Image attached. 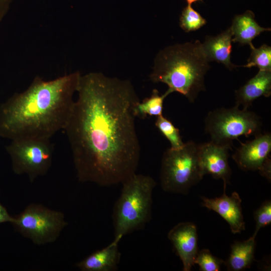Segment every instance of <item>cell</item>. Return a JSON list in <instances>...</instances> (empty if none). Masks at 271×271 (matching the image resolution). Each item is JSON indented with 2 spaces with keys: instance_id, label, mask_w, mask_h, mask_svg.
I'll list each match as a JSON object with an SVG mask.
<instances>
[{
  "instance_id": "obj_1",
  "label": "cell",
  "mask_w": 271,
  "mask_h": 271,
  "mask_svg": "<svg viewBox=\"0 0 271 271\" xmlns=\"http://www.w3.org/2000/svg\"><path fill=\"white\" fill-rule=\"evenodd\" d=\"M76 92L64 130L78 179L105 187L121 184L136 173L140 161L139 98L129 81L100 72L81 75Z\"/></svg>"
},
{
  "instance_id": "obj_2",
  "label": "cell",
  "mask_w": 271,
  "mask_h": 271,
  "mask_svg": "<svg viewBox=\"0 0 271 271\" xmlns=\"http://www.w3.org/2000/svg\"><path fill=\"white\" fill-rule=\"evenodd\" d=\"M81 75L76 71L51 80L35 77L25 90L0 106V137L50 139L64 130Z\"/></svg>"
},
{
  "instance_id": "obj_3",
  "label": "cell",
  "mask_w": 271,
  "mask_h": 271,
  "mask_svg": "<svg viewBox=\"0 0 271 271\" xmlns=\"http://www.w3.org/2000/svg\"><path fill=\"white\" fill-rule=\"evenodd\" d=\"M199 40L165 47L157 54L149 77L154 83L167 84L193 103L205 91L204 77L210 68Z\"/></svg>"
},
{
  "instance_id": "obj_4",
  "label": "cell",
  "mask_w": 271,
  "mask_h": 271,
  "mask_svg": "<svg viewBox=\"0 0 271 271\" xmlns=\"http://www.w3.org/2000/svg\"><path fill=\"white\" fill-rule=\"evenodd\" d=\"M121 184L112 214L114 239L119 240L150 221L153 192L157 183L149 175L136 173Z\"/></svg>"
},
{
  "instance_id": "obj_5",
  "label": "cell",
  "mask_w": 271,
  "mask_h": 271,
  "mask_svg": "<svg viewBox=\"0 0 271 271\" xmlns=\"http://www.w3.org/2000/svg\"><path fill=\"white\" fill-rule=\"evenodd\" d=\"M199 144L190 141L178 149L170 148L161 160L160 182L167 192L187 194L204 176L200 163Z\"/></svg>"
},
{
  "instance_id": "obj_6",
  "label": "cell",
  "mask_w": 271,
  "mask_h": 271,
  "mask_svg": "<svg viewBox=\"0 0 271 271\" xmlns=\"http://www.w3.org/2000/svg\"><path fill=\"white\" fill-rule=\"evenodd\" d=\"M260 118L248 109L220 107L209 111L204 120V129L215 143L232 146L234 140L260 133Z\"/></svg>"
},
{
  "instance_id": "obj_7",
  "label": "cell",
  "mask_w": 271,
  "mask_h": 271,
  "mask_svg": "<svg viewBox=\"0 0 271 271\" xmlns=\"http://www.w3.org/2000/svg\"><path fill=\"white\" fill-rule=\"evenodd\" d=\"M12 224L16 231L37 245L55 242L68 225L62 212L34 203L14 216Z\"/></svg>"
},
{
  "instance_id": "obj_8",
  "label": "cell",
  "mask_w": 271,
  "mask_h": 271,
  "mask_svg": "<svg viewBox=\"0 0 271 271\" xmlns=\"http://www.w3.org/2000/svg\"><path fill=\"white\" fill-rule=\"evenodd\" d=\"M6 148L14 172L26 175L32 182L45 175L52 162L54 145L48 139H18L11 140Z\"/></svg>"
},
{
  "instance_id": "obj_9",
  "label": "cell",
  "mask_w": 271,
  "mask_h": 271,
  "mask_svg": "<svg viewBox=\"0 0 271 271\" xmlns=\"http://www.w3.org/2000/svg\"><path fill=\"white\" fill-rule=\"evenodd\" d=\"M271 134L259 133L253 140L241 143L232 155L238 167L245 171H258L268 181L271 179Z\"/></svg>"
},
{
  "instance_id": "obj_10",
  "label": "cell",
  "mask_w": 271,
  "mask_h": 271,
  "mask_svg": "<svg viewBox=\"0 0 271 271\" xmlns=\"http://www.w3.org/2000/svg\"><path fill=\"white\" fill-rule=\"evenodd\" d=\"M229 150L231 146L211 141L199 144V160L204 175L210 174L216 179H221L224 187L229 183L231 175L228 160Z\"/></svg>"
},
{
  "instance_id": "obj_11",
  "label": "cell",
  "mask_w": 271,
  "mask_h": 271,
  "mask_svg": "<svg viewBox=\"0 0 271 271\" xmlns=\"http://www.w3.org/2000/svg\"><path fill=\"white\" fill-rule=\"evenodd\" d=\"M168 237L183 263V270L190 271L198 251L195 224L191 222L179 223L169 231Z\"/></svg>"
},
{
  "instance_id": "obj_12",
  "label": "cell",
  "mask_w": 271,
  "mask_h": 271,
  "mask_svg": "<svg viewBox=\"0 0 271 271\" xmlns=\"http://www.w3.org/2000/svg\"><path fill=\"white\" fill-rule=\"evenodd\" d=\"M224 192L220 197L208 198L201 197L202 206L220 215L229 224L233 234L240 233L245 228L241 208V199L237 192L228 196Z\"/></svg>"
},
{
  "instance_id": "obj_13",
  "label": "cell",
  "mask_w": 271,
  "mask_h": 271,
  "mask_svg": "<svg viewBox=\"0 0 271 271\" xmlns=\"http://www.w3.org/2000/svg\"><path fill=\"white\" fill-rule=\"evenodd\" d=\"M271 95V71L259 70L243 86L235 91V105L248 109L257 98Z\"/></svg>"
},
{
  "instance_id": "obj_14",
  "label": "cell",
  "mask_w": 271,
  "mask_h": 271,
  "mask_svg": "<svg viewBox=\"0 0 271 271\" xmlns=\"http://www.w3.org/2000/svg\"><path fill=\"white\" fill-rule=\"evenodd\" d=\"M120 240L114 239L104 248L98 250L78 262L76 266L82 271H114L117 269L120 253L118 243Z\"/></svg>"
},
{
  "instance_id": "obj_15",
  "label": "cell",
  "mask_w": 271,
  "mask_h": 271,
  "mask_svg": "<svg viewBox=\"0 0 271 271\" xmlns=\"http://www.w3.org/2000/svg\"><path fill=\"white\" fill-rule=\"evenodd\" d=\"M232 38L230 28L216 36L206 37L202 47L209 62L216 61L230 70L238 67L230 61Z\"/></svg>"
},
{
  "instance_id": "obj_16",
  "label": "cell",
  "mask_w": 271,
  "mask_h": 271,
  "mask_svg": "<svg viewBox=\"0 0 271 271\" xmlns=\"http://www.w3.org/2000/svg\"><path fill=\"white\" fill-rule=\"evenodd\" d=\"M230 28L233 36L232 42L242 45L248 44L250 47L253 45L252 40L261 33L270 31V28L261 27L257 24L254 13L250 10L235 16Z\"/></svg>"
},
{
  "instance_id": "obj_17",
  "label": "cell",
  "mask_w": 271,
  "mask_h": 271,
  "mask_svg": "<svg viewBox=\"0 0 271 271\" xmlns=\"http://www.w3.org/2000/svg\"><path fill=\"white\" fill-rule=\"evenodd\" d=\"M256 236L242 241H236L231 246L228 259L224 261L228 270L240 271L249 268L254 260Z\"/></svg>"
},
{
  "instance_id": "obj_18",
  "label": "cell",
  "mask_w": 271,
  "mask_h": 271,
  "mask_svg": "<svg viewBox=\"0 0 271 271\" xmlns=\"http://www.w3.org/2000/svg\"><path fill=\"white\" fill-rule=\"evenodd\" d=\"M173 92L168 90L163 94L160 95L158 90H153L150 97L145 98L137 103L134 107V113L137 116L142 118L147 115L158 116L163 115V103L165 98Z\"/></svg>"
},
{
  "instance_id": "obj_19",
  "label": "cell",
  "mask_w": 271,
  "mask_h": 271,
  "mask_svg": "<svg viewBox=\"0 0 271 271\" xmlns=\"http://www.w3.org/2000/svg\"><path fill=\"white\" fill-rule=\"evenodd\" d=\"M250 48V56L247 60L246 64L243 67H257L259 70L271 71L270 46L264 44L258 48H255L253 45Z\"/></svg>"
},
{
  "instance_id": "obj_20",
  "label": "cell",
  "mask_w": 271,
  "mask_h": 271,
  "mask_svg": "<svg viewBox=\"0 0 271 271\" xmlns=\"http://www.w3.org/2000/svg\"><path fill=\"white\" fill-rule=\"evenodd\" d=\"M155 125L169 141L171 148L178 149L184 145L179 129L163 115L157 116Z\"/></svg>"
},
{
  "instance_id": "obj_21",
  "label": "cell",
  "mask_w": 271,
  "mask_h": 271,
  "mask_svg": "<svg viewBox=\"0 0 271 271\" xmlns=\"http://www.w3.org/2000/svg\"><path fill=\"white\" fill-rule=\"evenodd\" d=\"M206 23V20L191 5H187L183 9L180 17V26L185 32L196 31Z\"/></svg>"
},
{
  "instance_id": "obj_22",
  "label": "cell",
  "mask_w": 271,
  "mask_h": 271,
  "mask_svg": "<svg viewBox=\"0 0 271 271\" xmlns=\"http://www.w3.org/2000/svg\"><path fill=\"white\" fill-rule=\"evenodd\" d=\"M201 271H219L224 261L213 255L207 249H203L198 251L195 260Z\"/></svg>"
},
{
  "instance_id": "obj_23",
  "label": "cell",
  "mask_w": 271,
  "mask_h": 271,
  "mask_svg": "<svg viewBox=\"0 0 271 271\" xmlns=\"http://www.w3.org/2000/svg\"><path fill=\"white\" fill-rule=\"evenodd\" d=\"M255 221V228L253 235L256 236L260 229L271 223V201L263 202L254 212Z\"/></svg>"
},
{
  "instance_id": "obj_24",
  "label": "cell",
  "mask_w": 271,
  "mask_h": 271,
  "mask_svg": "<svg viewBox=\"0 0 271 271\" xmlns=\"http://www.w3.org/2000/svg\"><path fill=\"white\" fill-rule=\"evenodd\" d=\"M14 220V217L9 213L7 209L0 202V224L6 222L12 223Z\"/></svg>"
},
{
  "instance_id": "obj_25",
  "label": "cell",
  "mask_w": 271,
  "mask_h": 271,
  "mask_svg": "<svg viewBox=\"0 0 271 271\" xmlns=\"http://www.w3.org/2000/svg\"><path fill=\"white\" fill-rule=\"evenodd\" d=\"M12 0H0V23L7 14Z\"/></svg>"
},
{
  "instance_id": "obj_26",
  "label": "cell",
  "mask_w": 271,
  "mask_h": 271,
  "mask_svg": "<svg viewBox=\"0 0 271 271\" xmlns=\"http://www.w3.org/2000/svg\"><path fill=\"white\" fill-rule=\"evenodd\" d=\"M188 5H191L192 4L197 2L198 1L202 2L203 0H185Z\"/></svg>"
}]
</instances>
